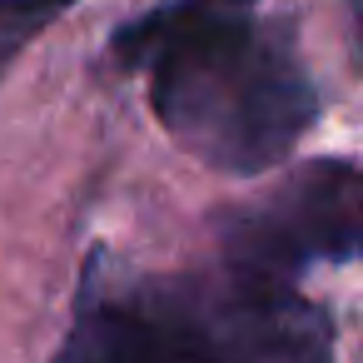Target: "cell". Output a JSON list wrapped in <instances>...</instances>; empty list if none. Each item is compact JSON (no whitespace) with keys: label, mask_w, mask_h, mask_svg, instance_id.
<instances>
[{"label":"cell","mask_w":363,"mask_h":363,"mask_svg":"<svg viewBox=\"0 0 363 363\" xmlns=\"http://www.w3.org/2000/svg\"><path fill=\"white\" fill-rule=\"evenodd\" d=\"M363 244V179L353 160H313L264 199L219 214L224 269L289 284L308 264H348Z\"/></svg>","instance_id":"3"},{"label":"cell","mask_w":363,"mask_h":363,"mask_svg":"<svg viewBox=\"0 0 363 363\" xmlns=\"http://www.w3.org/2000/svg\"><path fill=\"white\" fill-rule=\"evenodd\" d=\"M115 60L150 75L160 125L219 174H264L318 120V90L284 21L259 0H169L115 35Z\"/></svg>","instance_id":"1"},{"label":"cell","mask_w":363,"mask_h":363,"mask_svg":"<svg viewBox=\"0 0 363 363\" xmlns=\"http://www.w3.org/2000/svg\"><path fill=\"white\" fill-rule=\"evenodd\" d=\"M75 0H0V75L11 70V60L45 30L55 26Z\"/></svg>","instance_id":"4"},{"label":"cell","mask_w":363,"mask_h":363,"mask_svg":"<svg viewBox=\"0 0 363 363\" xmlns=\"http://www.w3.org/2000/svg\"><path fill=\"white\" fill-rule=\"evenodd\" d=\"M55 363H333V318L289 284L145 274L95 249Z\"/></svg>","instance_id":"2"}]
</instances>
